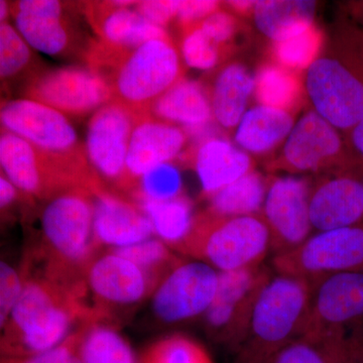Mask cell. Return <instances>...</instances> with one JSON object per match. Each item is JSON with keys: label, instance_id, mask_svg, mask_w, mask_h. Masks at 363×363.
<instances>
[{"label": "cell", "instance_id": "obj_1", "mask_svg": "<svg viewBox=\"0 0 363 363\" xmlns=\"http://www.w3.org/2000/svg\"><path fill=\"white\" fill-rule=\"evenodd\" d=\"M92 314L75 291L51 279H26L23 294L4 325V357H26L57 347L77 320ZM4 329V328H2Z\"/></svg>", "mask_w": 363, "mask_h": 363}, {"label": "cell", "instance_id": "obj_2", "mask_svg": "<svg viewBox=\"0 0 363 363\" xmlns=\"http://www.w3.org/2000/svg\"><path fill=\"white\" fill-rule=\"evenodd\" d=\"M306 95L313 111L345 135L363 118V30L343 23L330 54L305 72Z\"/></svg>", "mask_w": 363, "mask_h": 363}, {"label": "cell", "instance_id": "obj_3", "mask_svg": "<svg viewBox=\"0 0 363 363\" xmlns=\"http://www.w3.org/2000/svg\"><path fill=\"white\" fill-rule=\"evenodd\" d=\"M311 283L276 274L260 294L247 335L233 363H269L277 353L304 333Z\"/></svg>", "mask_w": 363, "mask_h": 363}, {"label": "cell", "instance_id": "obj_4", "mask_svg": "<svg viewBox=\"0 0 363 363\" xmlns=\"http://www.w3.org/2000/svg\"><path fill=\"white\" fill-rule=\"evenodd\" d=\"M271 233L262 214L219 216L203 212L179 252L218 272L262 266L271 252Z\"/></svg>", "mask_w": 363, "mask_h": 363}, {"label": "cell", "instance_id": "obj_5", "mask_svg": "<svg viewBox=\"0 0 363 363\" xmlns=\"http://www.w3.org/2000/svg\"><path fill=\"white\" fill-rule=\"evenodd\" d=\"M184 72L180 52L169 37L124 51L104 78L111 101L142 116L150 114L157 100L184 78Z\"/></svg>", "mask_w": 363, "mask_h": 363}, {"label": "cell", "instance_id": "obj_6", "mask_svg": "<svg viewBox=\"0 0 363 363\" xmlns=\"http://www.w3.org/2000/svg\"><path fill=\"white\" fill-rule=\"evenodd\" d=\"M92 192L76 188L51 198L42 214V231L50 250L47 272L69 279L72 271L88 269L98 247L93 231Z\"/></svg>", "mask_w": 363, "mask_h": 363}, {"label": "cell", "instance_id": "obj_7", "mask_svg": "<svg viewBox=\"0 0 363 363\" xmlns=\"http://www.w3.org/2000/svg\"><path fill=\"white\" fill-rule=\"evenodd\" d=\"M1 128L20 136L89 183H96L85 147L65 114L30 99L2 102Z\"/></svg>", "mask_w": 363, "mask_h": 363}, {"label": "cell", "instance_id": "obj_8", "mask_svg": "<svg viewBox=\"0 0 363 363\" xmlns=\"http://www.w3.org/2000/svg\"><path fill=\"white\" fill-rule=\"evenodd\" d=\"M271 169L318 177L363 175V162L348 147L343 133L312 109L296 121Z\"/></svg>", "mask_w": 363, "mask_h": 363}, {"label": "cell", "instance_id": "obj_9", "mask_svg": "<svg viewBox=\"0 0 363 363\" xmlns=\"http://www.w3.org/2000/svg\"><path fill=\"white\" fill-rule=\"evenodd\" d=\"M276 274L311 283L338 274H363V224L312 234L303 245L272 257Z\"/></svg>", "mask_w": 363, "mask_h": 363}, {"label": "cell", "instance_id": "obj_10", "mask_svg": "<svg viewBox=\"0 0 363 363\" xmlns=\"http://www.w3.org/2000/svg\"><path fill=\"white\" fill-rule=\"evenodd\" d=\"M272 277L264 264L219 272L214 302L204 315L208 333L214 340L236 352L247 335L260 294Z\"/></svg>", "mask_w": 363, "mask_h": 363}, {"label": "cell", "instance_id": "obj_11", "mask_svg": "<svg viewBox=\"0 0 363 363\" xmlns=\"http://www.w3.org/2000/svg\"><path fill=\"white\" fill-rule=\"evenodd\" d=\"M138 117L111 101L95 111L88 124L84 147L91 169L107 188L123 195L128 193L126 156Z\"/></svg>", "mask_w": 363, "mask_h": 363}, {"label": "cell", "instance_id": "obj_12", "mask_svg": "<svg viewBox=\"0 0 363 363\" xmlns=\"http://www.w3.org/2000/svg\"><path fill=\"white\" fill-rule=\"evenodd\" d=\"M305 332L342 335L363 344V274H338L311 281Z\"/></svg>", "mask_w": 363, "mask_h": 363}, {"label": "cell", "instance_id": "obj_13", "mask_svg": "<svg viewBox=\"0 0 363 363\" xmlns=\"http://www.w3.org/2000/svg\"><path fill=\"white\" fill-rule=\"evenodd\" d=\"M1 173L30 198L50 200L76 188L89 189L87 182L54 161L20 136L1 128Z\"/></svg>", "mask_w": 363, "mask_h": 363}, {"label": "cell", "instance_id": "obj_14", "mask_svg": "<svg viewBox=\"0 0 363 363\" xmlns=\"http://www.w3.org/2000/svg\"><path fill=\"white\" fill-rule=\"evenodd\" d=\"M25 95L74 117H82L111 102L108 83L89 67L38 71L26 83Z\"/></svg>", "mask_w": 363, "mask_h": 363}, {"label": "cell", "instance_id": "obj_15", "mask_svg": "<svg viewBox=\"0 0 363 363\" xmlns=\"http://www.w3.org/2000/svg\"><path fill=\"white\" fill-rule=\"evenodd\" d=\"M309 179L277 177L269 179L262 214L271 233L272 257L292 252L312 234Z\"/></svg>", "mask_w": 363, "mask_h": 363}, {"label": "cell", "instance_id": "obj_16", "mask_svg": "<svg viewBox=\"0 0 363 363\" xmlns=\"http://www.w3.org/2000/svg\"><path fill=\"white\" fill-rule=\"evenodd\" d=\"M219 272L200 260H181L162 279L152 307L164 323L190 321L206 314L214 302Z\"/></svg>", "mask_w": 363, "mask_h": 363}, {"label": "cell", "instance_id": "obj_17", "mask_svg": "<svg viewBox=\"0 0 363 363\" xmlns=\"http://www.w3.org/2000/svg\"><path fill=\"white\" fill-rule=\"evenodd\" d=\"M188 143V136L181 126L150 114L140 116L126 156L128 194H133L138 180L150 169L180 159Z\"/></svg>", "mask_w": 363, "mask_h": 363}, {"label": "cell", "instance_id": "obj_18", "mask_svg": "<svg viewBox=\"0 0 363 363\" xmlns=\"http://www.w3.org/2000/svg\"><path fill=\"white\" fill-rule=\"evenodd\" d=\"M91 192L94 206L93 231L98 245L130 247L149 240L154 233L149 217L131 198H125L102 183Z\"/></svg>", "mask_w": 363, "mask_h": 363}, {"label": "cell", "instance_id": "obj_19", "mask_svg": "<svg viewBox=\"0 0 363 363\" xmlns=\"http://www.w3.org/2000/svg\"><path fill=\"white\" fill-rule=\"evenodd\" d=\"M314 233L363 223V175L334 174L318 177L310 196Z\"/></svg>", "mask_w": 363, "mask_h": 363}, {"label": "cell", "instance_id": "obj_20", "mask_svg": "<svg viewBox=\"0 0 363 363\" xmlns=\"http://www.w3.org/2000/svg\"><path fill=\"white\" fill-rule=\"evenodd\" d=\"M138 1L85 2L84 13L98 40L105 44L135 49L150 40L169 38L166 28L154 25L143 18L135 9Z\"/></svg>", "mask_w": 363, "mask_h": 363}, {"label": "cell", "instance_id": "obj_21", "mask_svg": "<svg viewBox=\"0 0 363 363\" xmlns=\"http://www.w3.org/2000/svg\"><path fill=\"white\" fill-rule=\"evenodd\" d=\"M88 286L102 303L130 305L142 301L157 279L131 260L111 252L91 262Z\"/></svg>", "mask_w": 363, "mask_h": 363}, {"label": "cell", "instance_id": "obj_22", "mask_svg": "<svg viewBox=\"0 0 363 363\" xmlns=\"http://www.w3.org/2000/svg\"><path fill=\"white\" fill-rule=\"evenodd\" d=\"M179 161L195 169L205 198L255 169L250 155L225 136L210 138L197 147H188Z\"/></svg>", "mask_w": 363, "mask_h": 363}, {"label": "cell", "instance_id": "obj_23", "mask_svg": "<svg viewBox=\"0 0 363 363\" xmlns=\"http://www.w3.org/2000/svg\"><path fill=\"white\" fill-rule=\"evenodd\" d=\"M206 86V85H205ZM215 123L222 130L238 128L255 92V77L240 63L224 66L206 87Z\"/></svg>", "mask_w": 363, "mask_h": 363}, {"label": "cell", "instance_id": "obj_24", "mask_svg": "<svg viewBox=\"0 0 363 363\" xmlns=\"http://www.w3.org/2000/svg\"><path fill=\"white\" fill-rule=\"evenodd\" d=\"M150 114L181 125L183 130L199 128L214 121L206 86L185 77L157 100Z\"/></svg>", "mask_w": 363, "mask_h": 363}, {"label": "cell", "instance_id": "obj_25", "mask_svg": "<svg viewBox=\"0 0 363 363\" xmlns=\"http://www.w3.org/2000/svg\"><path fill=\"white\" fill-rule=\"evenodd\" d=\"M295 123L293 113L257 104L238 124L236 145L250 154H267L285 142Z\"/></svg>", "mask_w": 363, "mask_h": 363}, {"label": "cell", "instance_id": "obj_26", "mask_svg": "<svg viewBox=\"0 0 363 363\" xmlns=\"http://www.w3.org/2000/svg\"><path fill=\"white\" fill-rule=\"evenodd\" d=\"M317 1L259 0L253 9V21L272 42L288 39L314 25Z\"/></svg>", "mask_w": 363, "mask_h": 363}, {"label": "cell", "instance_id": "obj_27", "mask_svg": "<svg viewBox=\"0 0 363 363\" xmlns=\"http://www.w3.org/2000/svg\"><path fill=\"white\" fill-rule=\"evenodd\" d=\"M300 76L272 61L264 64L255 76L253 95L257 104L295 114L306 95L304 78Z\"/></svg>", "mask_w": 363, "mask_h": 363}, {"label": "cell", "instance_id": "obj_28", "mask_svg": "<svg viewBox=\"0 0 363 363\" xmlns=\"http://www.w3.org/2000/svg\"><path fill=\"white\" fill-rule=\"evenodd\" d=\"M16 30L38 51L60 56L71 51L75 32L66 16H39L11 11Z\"/></svg>", "mask_w": 363, "mask_h": 363}, {"label": "cell", "instance_id": "obj_29", "mask_svg": "<svg viewBox=\"0 0 363 363\" xmlns=\"http://www.w3.org/2000/svg\"><path fill=\"white\" fill-rule=\"evenodd\" d=\"M269 179L259 172H250L230 185L207 198V211L219 216H247L262 213Z\"/></svg>", "mask_w": 363, "mask_h": 363}, {"label": "cell", "instance_id": "obj_30", "mask_svg": "<svg viewBox=\"0 0 363 363\" xmlns=\"http://www.w3.org/2000/svg\"><path fill=\"white\" fill-rule=\"evenodd\" d=\"M74 335L82 363H138L125 338L112 327L100 324L99 320L88 321Z\"/></svg>", "mask_w": 363, "mask_h": 363}, {"label": "cell", "instance_id": "obj_31", "mask_svg": "<svg viewBox=\"0 0 363 363\" xmlns=\"http://www.w3.org/2000/svg\"><path fill=\"white\" fill-rule=\"evenodd\" d=\"M149 217L154 233L169 247L178 250L192 230L196 216L194 205L185 194L169 201L138 203Z\"/></svg>", "mask_w": 363, "mask_h": 363}, {"label": "cell", "instance_id": "obj_32", "mask_svg": "<svg viewBox=\"0 0 363 363\" xmlns=\"http://www.w3.org/2000/svg\"><path fill=\"white\" fill-rule=\"evenodd\" d=\"M347 339L342 335L305 332L274 355L269 363H348Z\"/></svg>", "mask_w": 363, "mask_h": 363}, {"label": "cell", "instance_id": "obj_33", "mask_svg": "<svg viewBox=\"0 0 363 363\" xmlns=\"http://www.w3.org/2000/svg\"><path fill=\"white\" fill-rule=\"evenodd\" d=\"M323 44V33L314 23L303 33L272 43V62L301 75L321 56Z\"/></svg>", "mask_w": 363, "mask_h": 363}, {"label": "cell", "instance_id": "obj_34", "mask_svg": "<svg viewBox=\"0 0 363 363\" xmlns=\"http://www.w3.org/2000/svg\"><path fill=\"white\" fill-rule=\"evenodd\" d=\"M30 45L7 21L0 26V76L4 81H13L23 74L32 77L35 70V57Z\"/></svg>", "mask_w": 363, "mask_h": 363}, {"label": "cell", "instance_id": "obj_35", "mask_svg": "<svg viewBox=\"0 0 363 363\" xmlns=\"http://www.w3.org/2000/svg\"><path fill=\"white\" fill-rule=\"evenodd\" d=\"M184 195L180 169L174 162L157 164L147 171L138 182L130 195L135 203L169 201Z\"/></svg>", "mask_w": 363, "mask_h": 363}, {"label": "cell", "instance_id": "obj_36", "mask_svg": "<svg viewBox=\"0 0 363 363\" xmlns=\"http://www.w3.org/2000/svg\"><path fill=\"white\" fill-rule=\"evenodd\" d=\"M140 363H215L201 343L184 334H174L150 346Z\"/></svg>", "mask_w": 363, "mask_h": 363}, {"label": "cell", "instance_id": "obj_37", "mask_svg": "<svg viewBox=\"0 0 363 363\" xmlns=\"http://www.w3.org/2000/svg\"><path fill=\"white\" fill-rule=\"evenodd\" d=\"M112 252L135 262L157 279H164L181 262L164 241L152 238L130 247L114 248Z\"/></svg>", "mask_w": 363, "mask_h": 363}, {"label": "cell", "instance_id": "obj_38", "mask_svg": "<svg viewBox=\"0 0 363 363\" xmlns=\"http://www.w3.org/2000/svg\"><path fill=\"white\" fill-rule=\"evenodd\" d=\"M181 30V57L188 67L198 70H211L227 54L205 35L199 23Z\"/></svg>", "mask_w": 363, "mask_h": 363}, {"label": "cell", "instance_id": "obj_39", "mask_svg": "<svg viewBox=\"0 0 363 363\" xmlns=\"http://www.w3.org/2000/svg\"><path fill=\"white\" fill-rule=\"evenodd\" d=\"M199 26L210 40L229 54L233 40L240 28L238 21L233 14L219 9L199 23Z\"/></svg>", "mask_w": 363, "mask_h": 363}, {"label": "cell", "instance_id": "obj_40", "mask_svg": "<svg viewBox=\"0 0 363 363\" xmlns=\"http://www.w3.org/2000/svg\"><path fill=\"white\" fill-rule=\"evenodd\" d=\"M23 285L20 274L6 262L0 264V325L4 328L13 312L14 306L20 300Z\"/></svg>", "mask_w": 363, "mask_h": 363}, {"label": "cell", "instance_id": "obj_41", "mask_svg": "<svg viewBox=\"0 0 363 363\" xmlns=\"http://www.w3.org/2000/svg\"><path fill=\"white\" fill-rule=\"evenodd\" d=\"M1 363H82L77 352V344L74 334H71L57 347L26 357H4Z\"/></svg>", "mask_w": 363, "mask_h": 363}, {"label": "cell", "instance_id": "obj_42", "mask_svg": "<svg viewBox=\"0 0 363 363\" xmlns=\"http://www.w3.org/2000/svg\"><path fill=\"white\" fill-rule=\"evenodd\" d=\"M180 1L174 0H147L136 2L135 9L145 20L154 25L166 28V26L176 21Z\"/></svg>", "mask_w": 363, "mask_h": 363}, {"label": "cell", "instance_id": "obj_43", "mask_svg": "<svg viewBox=\"0 0 363 363\" xmlns=\"http://www.w3.org/2000/svg\"><path fill=\"white\" fill-rule=\"evenodd\" d=\"M221 2L212 0H183L180 1L176 21L180 30L201 23L220 9Z\"/></svg>", "mask_w": 363, "mask_h": 363}, {"label": "cell", "instance_id": "obj_44", "mask_svg": "<svg viewBox=\"0 0 363 363\" xmlns=\"http://www.w3.org/2000/svg\"><path fill=\"white\" fill-rule=\"evenodd\" d=\"M11 11L39 16H66L65 4L55 0H21L9 4Z\"/></svg>", "mask_w": 363, "mask_h": 363}, {"label": "cell", "instance_id": "obj_45", "mask_svg": "<svg viewBox=\"0 0 363 363\" xmlns=\"http://www.w3.org/2000/svg\"><path fill=\"white\" fill-rule=\"evenodd\" d=\"M21 191L1 173L0 177V205L1 210H6L18 199Z\"/></svg>", "mask_w": 363, "mask_h": 363}, {"label": "cell", "instance_id": "obj_46", "mask_svg": "<svg viewBox=\"0 0 363 363\" xmlns=\"http://www.w3.org/2000/svg\"><path fill=\"white\" fill-rule=\"evenodd\" d=\"M344 138L350 150L363 162V118Z\"/></svg>", "mask_w": 363, "mask_h": 363}, {"label": "cell", "instance_id": "obj_47", "mask_svg": "<svg viewBox=\"0 0 363 363\" xmlns=\"http://www.w3.org/2000/svg\"><path fill=\"white\" fill-rule=\"evenodd\" d=\"M224 6L228 7L230 11L241 16L252 13L257 1H247V0H240V1H226Z\"/></svg>", "mask_w": 363, "mask_h": 363}, {"label": "cell", "instance_id": "obj_48", "mask_svg": "<svg viewBox=\"0 0 363 363\" xmlns=\"http://www.w3.org/2000/svg\"><path fill=\"white\" fill-rule=\"evenodd\" d=\"M345 9L351 18L363 26V0L347 2Z\"/></svg>", "mask_w": 363, "mask_h": 363}, {"label": "cell", "instance_id": "obj_49", "mask_svg": "<svg viewBox=\"0 0 363 363\" xmlns=\"http://www.w3.org/2000/svg\"><path fill=\"white\" fill-rule=\"evenodd\" d=\"M348 363H363V345L350 351Z\"/></svg>", "mask_w": 363, "mask_h": 363}, {"label": "cell", "instance_id": "obj_50", "mask_svg": "<svg viewBox=\"0 0 363 363\" xmlns=\"http://www.w3.org/2000/svg\"><path fill=\"white\" fill-rule=\"evenodd\" d=\"M9 13H11V7H9V2L1 0L0 1V20H1V23L7 21Z\"/></svg>", "mask_w": 363, "mask_h": 363}, {"label": "cell", "instance_id": "obj_51", "mask_svg": "<svg viewBox=\"0 0 363 363\" xmlns=\"http://www.w3.org/2000/svg\"><path fill=\"white\" fill-rule=\"evenodd\" d=\"M363 224V223H362Z\"/></svg>", "mask_w": 363, "mask_h": 363}]
</instances>
